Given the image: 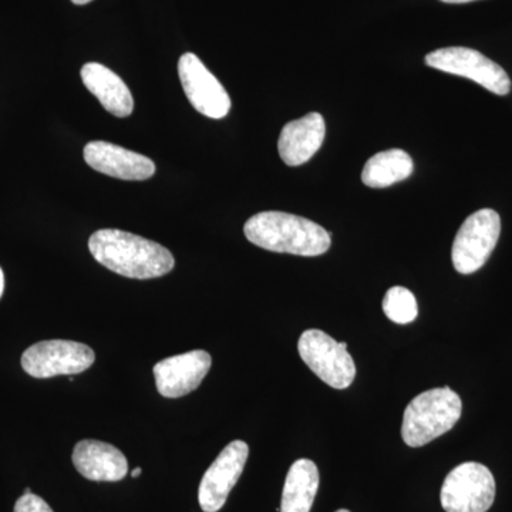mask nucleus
<instances>
[{
    "instance_id": "8",
    "label": "nucleus",
    "mask_w": 512,
    "mask_h": 512,
    "mask_svg": "<svg viewBox=\"0 0 512 512\" xmlns=\"http://www.w3.org/2000/svg\"><path fill=\"white\" fill-rule=\"evenodd\" d=\"M96 355L90 346L73 340H43L22 356V367L36 379L79 375L92 367Z\"/></svg>"
},
{
    "instance_id": "10",
    "label": "nucleus",
    "mask_w": 512,
    "mask_h": 512,
    "mask_svg": "<svg viewBox=\"0 0 512 512\" xmlns=\"http://www.w3.org/2000/svg\"><path fill=\"white\" fill-rule=\"evenodd\" d=\"M248 456V444L241 440L232 441L221 451L201 480L198 501L202 511L218 512L224 507L244 471Z\"/></svg>"
},
{
    "instance_id": "18",
    "label": "nucleus",
    "mask_w": 512,
    "mask_h": 512,
    "mask_svg": "<svg viewBox=\"0 0 512 512\" xmlns=\"http://www.w3.org/2000/svg\"><path fill=\"white\" fill-rule=\"evenodd\" d=\"M383 312L392 322L407 325L419 315L416 296L403 286H393L383 299Z\"/></svg>"
},
{
    "instance_id": "7",
    "label": "nucleus",
    "mask_w": 512,
    "mask_h": 512,
    "mask_svg": "<svg viewBox=\"0 0 512 512\" xmlns=\"http://www.w3.org/2000/svg\"><path fill=\"white\" fill-rule=\"evenodd\" d=\"M446 512H487L494 503L493 473L480 463H463L450 471L441 487Z\"/></svg>"
},
{
    "instance_id": "13",
    "label": "nucleus",
    "mask_w": 512,
    "mask_h": 512,
    "mask_svg": "<svg viewBox=\"0 0 512 512\" xmlns=\"http://www.w3.org/2000/svg\"><path fill=\"white\" fill-rule=\"evenodd\" d=\"M73 464L90 481L116 483L128 473L127 458L113 444L97 440H82L73 450Z\"/></svg>"
},
{
    "instance_id": "25",
    "label": "nucleus",
    "mask_w": 512,
    "mask_h": 512,
    "mask_svg": "<svg viewBox=\"0 0 512 512\" xmlns=\"http://www.w3.org/2000/svg\"><path fill=\"white\" fill-rule=\"evenodd\" d=\"M336 512H350L348 510H339V511H336Z\"/></svg>"
},
{
    "instance_id": "17",
    "label": "nucleus",
    "mask_w": 512,
    "mask_h": 512,
    "mask_svg": "<svg viewBox=\"0 0 512 512\" xmlns=\"http://www.w3.org/2000/svg\"><path fill=\"white\" fill-rule=\"evenodd\" d=\"M413 160L399 148L382 151L369 158L362 173L363 184L370 188H386L413 174Z\"/></svg>"
},
{
    "instance_id": "5",
    "label": "nucleus",
    "mask_w": 512,
    "mask_h": 512,
    "mask_svg": "<svg viewBox=\"0 0 512 512\" xmlns=\"http://www.w3.org/2000/svg\"><path fill=\"white\" fill-rule=\"evenodd\" d=\"M500 234L501 218L498 212L484 208L470 215L454 239L451 259L456 271L470 275L483 268L493 254Z\"/></svg>"
},
{
    "instance_id": "12",
    "label": "nucleus",
    "mask_w": 512,
    "mask_h": 512,
    "mask_svg": "<svg viewBox=\"0 0 512 512\" xmlns=\"http://www.w3.org/2000/svg\"><path fill=\"white\" fill-rule=\"evenodd\" d=\"M83 156L97 173L119 180L144 181L156 174V164L150 158L107 141L87 144Z\"/></svg>"
},
{
    "instance_id": "14",
    "label": "nucleus",
    "mask_w": 512,
    "mask_h": 512,
    "mask_svg": "<svg viewBox=\"0 0 512 512\" xmlns=\"http://www.w3.org/2000/svg\"><path fill=\"white\" fill-rule=\"evenodd\" d=\"M325 134V120L319 113H309L302 119L293 120L282 128L278 141L279 156L289 167L308 163L322 147Z\"/></svg>"
},
{
    "instance_id": "1",
    "label": "nucleus",
    "mask_w": 512,
    "mask_h": 512,
    "mask_svg": "<svg viewBox=\"0 0 512 512\" xmlns=\"http://www.w3.org/2000/svg\"><path fill=\"white\" fill-rule=\"evenodd\" d=\"M89 249L99 264L131 279H154L170 274L174 256L163 245L120 229H100L89 239Z\"/></svg>"
},
{
    "instance_id": "16",
    "label": "nucleus",
    "mask_w": 512,
    "mask_h": 512,
    "mask_svg": "<svg viewBox=\"0 0 512 512\" xmlns=\"http://www.w3.org/2000/svg\"><path fill=\"white\" fill-rule=\"evenodd\" d=\"M319 470L308 458L295 461L286 476L281 512H311L319 490Z\"/></svg>"
},
{
    "instance_id": "22",
    "label": "nucleus",
    "mask_w": 512,
    "mask_h": 512,
    "mask_svg": "<svg viewBox=\"0 0 512 512\" xmlns=\"http://www.w3.org/2000/svg\"><path fill=\"white\" fill-rule=\"evenodd\" d=\"M141 473H143V470H141L140 467H137L136 470H133V473H131V477H133V478L140 477Z\"/></svg>"
},
{
    "instance_id": "2",
    "label": "nucleus",
    "mask_w": 512,
    "mask_h": 512,
    "mask_svg": "<svg viewBox=\"0 0 512 512\" xmlns=\"http://www.w3.org/2000/svg\"><path fill=\"white\" fill-rule=\"evenodd\" d=\"M244 232L256 247L279 254L319 256L328 252L332 245L325 228L308 218L286 212H259L249 218Z\"/></svg>"
},
{
    "instance_id": "20",
    "label": "nucleus",
    "mask_w": 512,
    "mask_h": 512,
    "mask_svg": "<svg viewBox=\"0 0 512 512\" xmlns=\"http://www.w3.org/2000/svg\"><path fill=\"white\" fill-rule=\"evenodd\" d=\"M3 289H5V276H3L2 268H0V298H2Z\"/></svg>"
},
{
    "instance_id": "19",
    "label": "nucleus",
    "mask_w": 512,
    "mask_h": 512,
    "mask_svg": "<svg viewBox=\"0 0 512 512\" xmlns=\"http://www.w3.org/2000/svg\"><path fill=\"white\" fill-rule=\"evenodd\" d=\"M13 512H53L50 505L43 498L35 494H23L16 501L15 511Z\"/></svg>"
},
{
    "instance_id": "24",
    "label": "nucleus",
    "mask_w": 512,
    "mask_h": 512,
    "mask_svg": "<svg viewBox=\"0 0 512 512\" xmlns=\"http://www.w3.org/2000/svg\"><path fill=\"white\" fill-rule=\"evenodd\" d=\"M25 494H32V490H30V488H26Z\"/></svg>"
},
{
    "instance_id": "6",
    "label": "nucleus",
    "mask_w": 512,
    "mask_h": 512,
    "mask_svg": "<svg viewBox=\"0 0 512 512\" xmlns=\"http://www.w3.org/2000/svg\"><path fill=\"white\" fill-rule=\"evenodd\" d=\"M424 62L440 72L473 80L498 96H507L511 92L510 76L503 67L477 50L460 46L444 47L429 53Z\"/></svg>"
},
{
    "instance_id": "3",
    "label": "nucleus",
    "mask_w": 512,
    "mask_h": 512,
    "mask_svg": "<svg viewBox=\"0 0 512 512\" xmlns=\"http://www.w3.org/2000/svg\"><path fill=\"white\" fill-rule=\"evenodd\" d=\"M463 403L450 387H437L414 397L404 410L402 437L409 447H423L453 429Z\"/></svg>"
},
{
    "instance_id": "23",
    "label": "nucleus",
    "mask_w": 512,
    "mask_h": 512,
    "mask_svg": "<svg viewBox=\"0 0 512 512\" xmlns=\"http://www.w3.org/2000/svg\"><path fill=\"white\" fill-rule=\"evenodd\" d=\"M74 5H87V3L92 2V0H72Z\"/></svg>"
},
{
    "instance_id": "4",
    "label": "nucleus",
    "mask_w": 512,
    "mask_h": 512,
    "mask_svg": "<svg viewBox=\"0 0 512 512\" xmlns=\"http://www.w3.org/2000/svg\"><path fill=\"white\" fill-rule=\"evenodd\" d=\"M298 350L306 366L333 389H348L355 380L356 365L348 343L336 342L323 330L309 329L299 338Z\"/></svg>"
},
{
    "instance_id": "11",
    "label": "nucleus",
    "mask_w": 512,
    "mask_h": 512,
    "mask_svg": "<svg viewBox=\"0 0 512 512\" xmlns=\"http://www.w3.org/2000/svg\"><path fill=\"white\" fill-rule=\"evenodd\" d=\"M212 359L205 350H192L167 357L154 366L158 393L167 399H178L197 390L210 372Z\"/></svg>"
},
{
    "instance_id": "21",
    "label": "nucleus",
    "mask_w": 512,
    "mask_h": 512,
    "mask_svg": "<svg viewBox=\"0 0 512 512\" xmlns=\"http://www.w3.org/2000/svg\"><path fill=\"white\" fill-rule=\"evenodd\" d=\"M440 2L457 3V5H460V3H470V2H474V0H440Z\"/></svg>"
},
{
    "instance_id": "15",
    "label": "nucleus",
    "mask_w": 512,
    "mask_h": 512,
    "mask_svg": "<svg viewBox=\"0 0 512 512\" xmlns=\"http://www.w3.org/2000/svg\"><path fill=\"white\" fill-rule=\"evenodd\" d=\"M80 74L86 89L113 116L128 117L133 113V94L119 74L103 64L94 62L84 64Z\"/></svg>"
},
{
    "instance_id": "9",
    "label": "nucleus",
    "mask_w": 512,
    "mask_h": 512,
    "mask_svg": "<svg viewBox=\"0 0 512 512\" xmlns=\"http://www.w3.org/2000/svg\"><path fill=\"white\" fill-rule=\"evenodd\" d=\"M178 74L185 96L198 113L215 120L228 116L231 99L227 90L194 53L180 57Z\"/></svg>"
}]
</instances>
